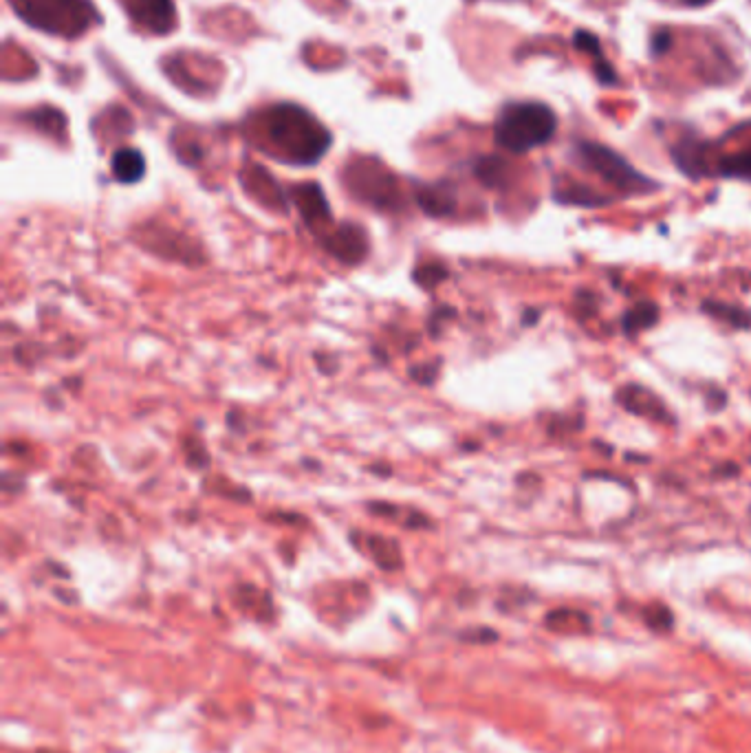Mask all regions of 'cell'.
Returning <instances> with one entry per match:
<instances>
[{
    "label": "cell",
    "instance_id": "obj_19",
    "mask_svg": "<svg viewBox=\"0 0 751 753\" xmlns=\"http://www.w3.org/2000/svg\"><path fill=\"white\" fill-rule=\"evenodd\" d=\"M646 621L655 630H668L672 626V613L663 604H655L646 610Z\"/></svg>",
    "mask_w": 751,
    "mask_h": 753
},
{
    "label": "cell",
    "instance_id": "obj_23",
    "mask_svg": "<svg viewBox=\"0 0 751 753\" xmlns=\"http://www.w3.org/2000/svg\"><path fill=\"white\" fill-rule=\"evenodd\" d=\"M740 467L736 463H725L723 469H716V476H738Z\"/></svg>",
    "mask_w": 751,
    "mask_h": 753
},
{
    "label": "cell",
    "instance_id": "obj_16",
    "mask_svg": "<svg viewBox=\"0 0 751 753\" xmlns=\"http://www.w3.org/2000/svg\"><path fill=\"white\" fill-rule=\"evenodd\" d=\"M672 157L677 168H681L690 179L703 177V157L701 148L696 144H679L672 148Z\"/></svg>",
    "mask_w": 751,
    "mask_h": 753
},
{
    "label": "cell",
    "instance_id": "obj_22",
    "mask_svg": "<svg viewBox=\"0 0 751 753\" xmlns=\"http://www.w3.org/2000/svg\"><path fill=\"white\" fill-rule=\"evenodd\" d=\"M538 320H540L538 309H527L525 313H522V324H525V326H536Z\"/></svg>",
    "mask_w": 751,
    "mask_h": 753
},
{
    "label": "cell",
    "instance_id": "obj_12",
    "mask_svg": "<svg viewBox=\"0 0 751 753\" xmlns=\"http://www.w3.org/2000/svg\"><path fill=\"white\" fill-rule=\"evenodd\" d=\"M701 311L718 322L732 326V329H740V331L751 329V311L738 307V304H727L721 300H703Z\"/></svg>",
    "mask_w": 751,
    "mask_h": 753
},
{
    "label": "cell",
    "instance_id": "obj_11",
    "mask_svg": "<svg viewBox=\"0 0 751 753\" xmlns=\"http://www.w3.org/2000/svg\"><path fill=\"white\" fill-rule=\"evenodd\" d=\"M111 168L119 183H137L146 172V159L135 148H119L113 155Z\"/></svg>",
    "mask_w": 751,
    "mask_h": 753
},
{
    "label": "cell",
    "instance_id": "obj_13",
    "mask_svg": "<svg viewBox=\"0 0 751 753\" xmlns=\"http://www.w3.org/2000/svg\"><path fill=\"white\" fill-rule=\"evenodd\" d=\"M296 203L304 216V223L315 225L318 221H326L329 218V205L318 185H302L296 190Z\"/></svg>",
    "mask_w": 751,
    "mask_h": 753
},
{
    "label": "cell",
    "instance_id": "obj_8",
    "mask_svg": "<svg viewBox=\"0 0 751 753\" xmlns=\"http://www.w3.org/2000/svg\"><path fill=\"white\" fill-rule=\"evenodd\" d=\"M417 203L430 216H450L456 210V196L450 185H423L417 192Z\"/></svg>",
    "mask_w": 751,
    "mask_h": 753
},
{
    "label": "cell",
    "instance_id": "obj_17",
    "mask_svg": "<svg viewBox=\"0 0 751 753\" xmlns=\"http://www.w3.org/2000/svg\"><path fill=\"white\" fill-rule=\"evenodd\" d=\"M718 174L727 179L751 181V148L723 157L721 163H718Z\"/></svg>",
    "mask_w": 751,
    "mask_h": 753
},
{
    "label": "cell",
    "instance_id": "obj_24",
    "mask_svg": "<svg viewBox=\"0 0 751 753\" xmlns=\"http://www.w3.org/2000/svg\"><path fill=\"white\" fill-rule=\"evenodd\" d=\"M683 3H685V5H690V7H701V5H707V3H710V0H683Z\"/></svg>",
    "mask_w": 751,
    "mask_h": 753
},
{
    "label": "cell",
    "instance_id": "obj_9",
    "mask_svg": "<svg viewBox=\"0 0 751 753\" xmlns=\"http://www.w3.org/2000/svg\"><path fill=\"white\" fill-rule=\"evenodd\" d=\"M573 42H575V47H578L584 53H589V56L595 60L593 69H595L597 80H600L604 86L617 84V75H615V71L611 67V62L604 60L602 45H600V40H597L595 34H591V31L580 29V31H575Z\"/></svg>",
    "mask_w": 751,
    "mask_h": 753
},
{
    "label": "cell",
    "instance_id": "obj_2",
    "mask_svg": "<svg viewBox=\"0 0 751 753\" xmlns=\"http://www.w3.org/2000/svg\"><path fill=\"white\" fill-rule=\"evenodd\" d=\"M555 128H558V119L547 104L511 102L503 106L496 117L494 139L503 150L525 155L533 148L549 144Z\"/></svg>",
    "mask_w": 751,
    "mask_h": 753
},
{
    "label": "cell",
    "instance_id": "obj_14",
    "mask_svg": "<svg viewBox=\"0 0 751 753\" xmlns=\"http://www.w3.org/2000/svg\"><path fill=\"white\" fill-rule=\"evenodd\" d=\"M659 320V307L655 302H639L628 309L622 318V331L628 337H637L641 331H648Z\"/></svg>",
    "mask_w": 751,
    "mask_h": 753
},
{
    "label": "cell",
    "instance_id": "obj_18",
    "mask_svg": "<svg viewBox=\"0 0 751 753\" xmlns=\"http://www.w3.org/2000/svg\"><path fill=\"white\" fill-rule=\"evenodd\" d=\"M412 278H415L417 285H421L423 289H434L439 282L448 278V267L437 263V260H432V263L419 265L415 269V274H412Z\"/></svg>",
    "mask_w": 751,
    "mask_h": 753
},
{
    "label": "cell",
    "instance_id": "obj_4",
    "mask_svg": "<svg viewBox=\"0 0 751 753\" xmlns=\"http://www.w3.org/2000/svg\"><path fill=\"white\" fill-rule=\"evenodd\" d=\"M575 155L582 161L586 170L595 172L597 177L613 185L615 190L626 194H650L659 190V183L641 174L633 163L624 159L613 148L593 144V141H580L575 146Z\"/></svg>",
    "mask_w": 751,
    "mask_h": 753
},
{
    "label": "cell",
    "instance_id": "obj_10",
    "mask_svg": "<svg viewBox=\"0 0 751 753\" xmlns=\"http://www.w3.org/2000/svg\"><path fill=\"white\" fill-rule=\"evenodd\" d=\"M553 199L560 205H573V207H586V210H597V207H604L611 203L608 196L595 192L589 185H564V188H558L553 192Z\"/></svg>",
    "mask_w": 751,
    "mask_h": 753
},
{
    "label": "cell",
    "instance_id": "obj_3",
    "mask_svg": "<svg viewBox=\"0 0 751 753\" xmlns=\"http://www.w3.org/2000/svg\"><path fill=\"white\" fill-rule=\"evenodd\" d=\"M27 25L53 36H80L95 20V9L86 0H9Z\"/></svg>",
    "mask_w": 751,
    "mask_h": 753
},
{
    "label": "cell",
    "instance_id": "obj_6",
    "mask_svg": "<svg viewBox=\"0 0 751 753\" xmlns=\"http://www.w3.org/2000/svg\"><path fill=\"white\" fill-rule=\"evenodd\" d=\"M124 5L135 23L155 34H168L174 27L172 0H124Z\"/></svg>",
    "mask_w": 751,
    "mask_h": 753
},
{
    "label": "cell",
    "instance_id": "obj_5",
    "mask_svg": "<svg viewBox=\"0 0 751 753\" xmlns=\"http://www.w3.org/2000/svg\"><path fill=\"white\" fill-rule=\"evenodd\" d=\"M322 245L331 256L342 260L344 265H359L368 254L366 232L362 227L351 225V223L337 225L331 232V236L322 238Z\"/></svg>",
    "mask_w": 751,
    "mask_h": 753
},
{
    "label": "cell",
    "instance_id": "obj_21",
    "mask_svg": "<svg viewBox=\"0 0 751 753\" xmlns=\"http://www.w3.org/2000/svg\"><path fill=\"white\" fill-rule=\"evenodd\" d=\"M670 42H672V38H670L668 31H659V34L655 36V40H652V51L663 53V51H666L670 47Z\"/></svg>",
    "mask_w": 751,
    "mask_h": 753
},
{
    "label": "cell",
    "instance_id": "obj_20",
    "mask_svg": "<svg viewBox=\"0 0 751 753\" xmlns=\"http://www.w3.org/2000/svg\"><path fill=\"white\" fill-rule=\"evenodd\" d=\"M410 375H412V379H417V381H419V384H423V379H426V377H423V375H428L430 384H432L434 377H437V366H421V368H412V370H410Z\"/></svg>",
    "mask_w": 751,
    "mask_h": 753
},
{
    "label": "cell",
    "instance_id": "obj_7",
    "mask_svg": "<svg viewBox=\"0 0 751 753\" xmlns=\"http://www.w3.org/2000/svg\"><path fill=\"white\" fill-rule=\"evenodd\" d=\"M617 403H622V406L633 412V414H639V417H652V419H666V408H663V403L652 395L650 390H644L641 386H626L617 392Z\"/></svg>",
    "mask_w": 751,
    "mask_h": 753
},
{
    "label": "cell",
    "instance_id": "obj_15",
    "mask_svg": "<svg viewBox=\"0 0 751 753\" xmlns=\"http://www.w3.org/2000/svg\"><path fill=\"white\" fill-rule=\"evenodd\" d=\"M507 172V161L500 157H481L474 166V174L478 181L487 185V188H503L507 183Z\"/></svg>",
    "mask_w": 751,
    "mask_h": 753
},
{
    "label": "cell",
    "instance_id": "obj_1",
    "mask_svg": "<svg viewBox=\"0 0 751 753\" xmlns=\"http://www.w3.org/2000/svg\"><path fill=\"white\" fill-rule=\"evenodd\" d=\"M265 133L280 159L311 166L331 146V135L304 108L280 104L265 113Z\"/></svg>",
    "mask_w": 751,
    "mask_h": 753
}]
</instances>
